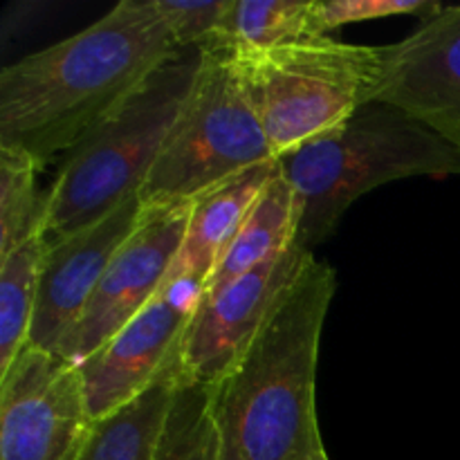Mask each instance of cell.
I'll use <instances>...</instances> for the list:
<instances>
[{
    "label": "cell",
    "instance_id": "cell-13",
    "mask_svg": "<svg viewBox=\"0 0 460 460\" xmlns=\"http://www.w3.org/2000/svg\"><path fill=\"white\" fill-rule=\"evenodd\" d=\"M277 173L279 160L265 162L209 189L191 202L182 247L166 286L184 283L200 295L252 207Z\"/></svg>",
    "mask_w": 460,
    "mask_h": 460
},
{
    "label": "cell",
    "instance_id": "cell-17",
    "mask_svg": "<svg viewBox=\"0 0 460 460\" xmlns=\"http://www.w3.org/2000/svg\"><path fill=\"white\" fill-rule=\"evenodd\" d=\"M314 0H234L211 49H270L319 39L313 27Z\"/></svg>",
    "mask_w": 460,
    "mask_h": 460
},
{
    "label": "cell",
    "instance_id": "cell-22",
    "mask_svg": "<svg viewBox=\"0 0 460 460\" xmlns=\"http://www.w3.org/2000/svg\"><path fill=\"white\" fill-rule=\"evenodd\" d=\"M322 460H328V458H322Z\"/></svg>",
    "mask_w": 460,
    "mask_h": 460
},
{
    "label": "cell",
    "instance_id": "cell-21",
    "mask_svg": "<svg viewBox=\"0 0 460 460\" xmlns=\"http://www.w3.org/2000/svg\"><path fill=\"white\" fill-rule=\"evenodd\" d=\"M234 0H155L180 49H205L223 30Z\"/></svg>",
    "mask_w": 460,
    "mask_h": 460
},
{
    "label": "cell",
    "instance_id": "cell-16",
    "mask_svg": "<svg viewBox=\"0 0 460 460\" xmlns=\"http://www.w3.org/2000/svg\"><path fill=\"white\" fill-rule=\"evenodd\" d=\"M48 241L34 234L0 256V376L30 346Z\"/></svg>",
    "mask_w": 460,
    "mask_h": 460
},
{
    "label": "cell",
    "instance_id": "cell-5",
    "mask_svg": "<svg viewBox=\"0 0 460 460\" xmlns=\"http://www.w3.org/2000/svg\"><path fill=\"white\" fill-rule=\"evenodd\" d=\"M216 52L232 58L277 160L331 133L371 102L382 57V48L340 43L331 36Z\"/></svg>",
    "mask_w": 460,
    "mask_h": 460
},
{
    "label": "cell",
    "instance_id": "cell-11",
    "mask_svg": "<svg viewBox=\"0 0 460 460\" xmlns=\"http://www.w3.org/2000/svg\"><path fill=\"white\" fill-rule=\"evenodd\" d=\"M371 102L402 108L460 151V4L382 48Z\"/></svg>",
    "mask_w": 460,
    "mask_h": 460
},
{
    "label": "cell",
    "instance_id": "cell-20",
    "mask_svg": "<svg viewBox=\"0 0 460 460\" xmlns=\"http://www.w3.org/2000/svg\"><path fill=\"white\" fill-rule=\"evenodd\" d=\"M443 9L445 4L436 0H314L313 27L317 36H328L344 25L376 18L416 16L427 21Z\"/></svg>",
    "mask_w": 460,
    "mask_h": 460
},
{
    "label": "cell",
    "instance_id": "cell-8",
    "mask_svg": "<svg viewBox=\"0 0 460 460\" xmlns=\"http://www.w3.org/2000/svg\"><path fill=\"white\" fill-rule=\"evenodd\" d=\"M313 256L295 241L268 263L216 290L202 292L175 358L180 380L207 386L220 382Z\"/></svg>",
    "mask_w": 460,
    "mask_h": 460
},
{
    "label": "cell",
    "instance_id": "cell-2",
    "mask_svg": "<svg viewBox=\"0 0 460 460\" xmlns=\"http://www.w3.org/2000/svg\"><path fill=\"white\" fill-rule=\"evenodd\" d=\"M337 290L326 261L310 259L238 362L214 385L220 460H322L319 346Z\"/></svg>",
    "mask_w": 460,
    "mask_h": 460
},
{
    "label": "cell",
    "instance_id": "cell-3",
    "mask_svg": "<svg viewBox=\"0 0 460 460\" xmlns=\"http://www.w3.org/2000/svg\"><path fill=\"white\" fill-rule=\"evenodd\" d=\"M296 198V243L313 252L364 193L416 175H460V151L402 108L367 102L337 128L279 157Z\"/></svg>",
    "mask_w": 460,
    "mask_h": 460
},
{
    "label": "cell",
    "instance_id": "cell-1",
    "mask_svg": "<svg viewBox=\"0 0 460 460\" xmlns=\"http://www.w3.org/2000/svg\"><path fill=\"white\" fill-rule=\"evenodd\" d=\"M178 52L155 0H121L70 39L3 67L0 146L48 164Z\"/></svg>",
    "mask_w": 460,
    "mask_h": 460
},
{
    "label": "cell",
    "instance_id": "cell-4",
    "mask_svg": "<svg viewBox=\"0 0 460 460\" xmlns=\"http://www.w3.org/2000/svg\"><path fill=\"white\" fill-rule=\"evenodd\" d=\"M200 61V49H180L66 153L45 193V241L90 227L139 196L191 93Z\"/></svg>",
    "mask_w": 460,
    "mask_h": 460
},
{
    "label": "cell",
    "instance_id": "cell-19",
    "mask_svg": "<svg viewBox=\"0 0 460 460\" xmlns=\"http://www.w3.org/2000/svg\"><path fill=\"white\" fill-rule=\"evenodd\" d=\"M39 169L25 151L0 146V256L43 234L45 196L36 187Z\"/></svg>",
    "mask_w": 460,
    "mask_h": 460
},
{
    "label": "cell",
    "instance_id": "cell-15",
    "mask_svg": "<svg viewBox=\"0 0 460 460\" xmlns=\"http://www.w3.org/2000/svg\"><path fill=\"white\" fill-rule=\"evenodd\" d=\"M178 385V364L137 400L94 422L76 460H155L157 440Z\"/></svg>",
    "mask_w": 460,
    "mask_h": 460
},
{
    "label": "cell",
    "instance_id": "cell-18",
    "mask_svg": "<svg viewBox=\"0 0 460 460\" xmlns=\"http://www.w3.org/2000/svg\"><path fill=\"white\" fill-rule=\"evenodd\" d=\"M155 460H220L214 386L180 380L157 440Z\"/></svg>",
    "mask_w": 460,
    "mask_h": 460
},
{
    "label": "cell",
    "instance_id": "cell-12",
    "mask_svg": "<svg viewBox=\"0 0 460 460\" xmlns=\"http://www.w3.org/2000/svg\"><path fill=\"white\" fill-rule=\"evenodd\" d=\"M142 209V198L135 196L90 227L48 243L30 346L58 353L88 308L112 256L137 227Z\"/></svg>",
    "mask_w": 460,
    "mask_h": 460
},
{
    "label": "cell",
    "instance_id": "cell-14",
    "mask_svg": "<svg viewBox=\"0 0 460 460\" xmlns=\"http://www.w3.org/2000/svg\"><path fill=\"white\" fill-rule=\"evenodd\" d=\"M296 225H299V214H296L295 191L288 180L277 173L252 207L245 223L241 225L223 259L218 261L202 292L216 290L250 270L268 263L274 256L283 254L296 241Z\"/></svg>",
    "mask_w": 460,
    "mask_h": 460
},
{
    "label": "cell",
    "instance_id": "cell-10",
    "mask_svg": "<svg viewBox=\"0 0 460 460\" xmlns=\"http://www.w3.org/2000/svg\"><path fill=\"white\" fill-rule=\"evenodd\" d=\"M198 296L184 283L166 286L102 349L79 364L93 422L137 400L169 371Z\"/></svg>",
    "mask_w": 460,
    "mask_h": 460
},
{
    "label": "cell",
    "instance_id": "cell-9",
    "mask_svg": "<svg viewBox=\"0 0 460 460\" xmlns=\"http://www.w3.org/2000/svg\"><path fill=\"white\" fill-rule=\"evenodd\" d=\"M191 202L144 205L142 218L119 247L88 308L57 355L79 367L166 288L187 232Z\"/></svg>",
    "mask_w": 460,
    "mask_h": 460
},
{
    "label": "cell",
    "instance_id": "cell-7",
    "mask_svg": "<svg viewBox=\"0 0 460 460\" xmlns=\"http://www.w3.org/2000/svg\"><path fill=\"white\" fill-rule=\"evenodd\" d=\"M76 364L27 346L0 376V460H76L93 431Z\"/></svg>",
    "mask_w": 460,
    "mask_h": 460
},
{
    "label": "cell",
    "instance_id": "cell-6",
    "mask_svg": "<svg viewBox=\"0 0 460 460\" xmlns=\"http://www.w3.org/2000/svg\"><path fill=\"white\" fill-rule=\"evenodd\" d=\"M191 93L144 182L142 205H184L254 166L272 146L225 52H200Z\"/></svg>",
    "mask_w": 460,
    "mask_h": 460
}]
</instances>
